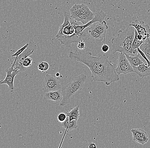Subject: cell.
I'll return each instance as SVG.
<instances>
[{"instance_id": "27", "label": "cell", "mask_w": 150, "mask_h": 148, "mask_svg": "<svg viewBox=\"0 0 150 148\" xmlns=\"http://www.w3.org/2000/svg\"><path fill=\"white\" fill-rule=\"evenodd\" d=\"M77 47L79 49L81 50L84 49L85 48V43L83 42V40L79 41L78 42V44L77 45Z\"/></svg>"}, {"instance_id": "2", "label": "cell", "mask_w": 150, "mask_h": 148, "mask_svg": "<svg viewBox=\"0 0 150 148\" xmlns=\"http://www.w3.org/2000/svg\"><path fill=\"white\" fill-rule=\"evenodd\" d=\"M70 13L67 11L64 12L63 23L59 27V31L56 35V39L60 42L61 45L71 48L73 43H78L81 40L85 41L88 39V28H87L80 33L76 31V22L70 23Z\"/></svg>"}, {"instance_id": "24", "label": "cell", "mask_w": 150, "mask_h": 148, "mask_svg": "<svg viewBox=\"0 0 150 148\" xmlns=\"http://www.w3.org/2000/svg\"><path fill=\"white\" fill-rule=\"evenodd\" d=\"M33 59L30 57H28L26 58L23 61V67H25V68L30 67L32 66V64Z\"/></svg>"}, {"instance_id": "33", "label": "cell", "mask_w": 150, "mask_h": 148, "mask_svg": "<svg viewBox=\"0 0 150 148\" xmlns=\"http://www.w3.org/2000/svg\"><path fill=\"white\" fill-rule=\"evenodd\" d=\"M0 28H1V25H0Z\"/></svg>"}, {"instance_id": "28", "label": "cell", "mask_w": 150, "mask_h": 148, "mask_svg": "<svg viewBox=\"0 0 150 148\" xmlns=\"http://www.w3.org/2000/svg\"><path fill=\"white\" fill-rule=\"evenodd\" d=\"M110 47L108 45L104 44L102 46V51L104 53H107L108 51L109 50Z\"/></svg>"}, {"instance_id": "4", "label": "cell", "mask_w": 150, "mask_h": 148, "mask_svg": "<svg viewBox=\"0 0 150 148\" xmlns=\"http://www.w3.org/2000/svg\"><path fill=\"white\" fill-rule=\"evenodd\" d=\"M87 76L84 74H81L75 77L70 82L62 88L63 98L60 103V105L64 106L71 102V98L78 91L81 90L87 81Z\"/></svg>"}, {"instance_id": "8", "label": "cell", "mask_w": 150, "mask_h": 148, "mask_svg": "<svg viewBox=\"0 0 150 148\" xmlns=\"http://www.w3.org/2000/svg\"><path fill=\"white\" fill-rule=\"evenodd\" d=\"M5 72L6 74V76L4 80H1L0 81V84H5L7 85L10 92H13L15 89L14 85V79L16 76L20 72L18 69H15L13 64H12L11 67L6 69Z\"/></svg>"}, {"instance_id": "20", "label": "cell", "mask_w": 150, "mask_h": 148, "mask_svg": "<svg viewBox=\"0 0 150 148\" xmlns=\"http://www.w3.org/2000/svg\"><path fill=\"white\" fill-rule=\"evenodd\" d=\"M67 116L69 118V120H76L77 121L79 118V106H76L69 112L67 113Z\"/></svg>"}, {"instance_id": "9", "label": "cell", "mask_w": 150, "mask_h": 148, "mask_svg": "<svg viewBox=\"0 0 150 148\" xmlns=\"http://www.w3.org/2000/svg\"><path fill=\"white\" fill-rule=\"evenodd\" d=\"M34 50L30 45L26 49L23 51V53H21L19 56L17 58H16L14 60L12 64L14 66V68L16 69H18L21 72H23L26 71V68L23 66V62L26 58L31 56L33 53Z\"/></svg>"}, {"instance_id": "15", "label": "cell", "mask_w": 150, "mask_h": 148, "mask_svg": "<svg viewBox=\"0 0 150 148\" xmlns=\"http://www.w3.org/2000/svg\"><path fill=\"white\" fill-rule=\"evenodd\" d=\"M62 126L63 128L65 129V132L63 137L62 139V141H61L60 146L59 147V148L61 147L62 143L64 139L67 132L71 131L73 129H76L78 126V125L77 123V120H72L71 121H69V118L67 116L65 120L62 123Z\"/></svg>"}, {"instance_id": "21", "label": "cell", "mask_w": 150, "mask_h": 148, "mask_svg": "<svg viewBox=\"0 0 150 148\" xmlns=\"http://www.w3.org/2000/svg\"><path fill=\"white\" fill-rule=\"evenodd\" d=\"M144 41H140L137 38V31L135 29V36L133 42L131 45V46L134 49H137L139 47V46L143 43Z\"/></svg>"}, {"instance_id": "10", "label": "cell", "mask_w": 150, "mask_h": 148, "mask_svg": "<svg viewBox=\"0 0 150 148\" xmlns=\"http://www.w3.org/2000/svg\"><path fill=\"white\" fill-rule=\"evenodd\" d=\"M129 26L134 27L139 34L142 35L143 40L149 38L150 28L149 24H145L143 21H139L137 20L129 24Z\"/></svg>"}, {"instance_id": "1", "label": "cell", "mask_w": 150, "mask_h": 148, "mask_svg": "<svg viewBox=\"0 0 150 148\" xmlns=\"http://www.w3.org/2000/svg\"><path fill=\"white\" fill-rule=\"evenodd\" d=\"M69 57L71 59L83 64L88 67L93 81L104 82L109 86L120 80V77L107 54H99L98 57H95L92 56L91 52L76 50L70 52Z\"/></svg>"}, {"instance_id": "23", "label": "cell", "mask_w": 150, "mask_h": 148, "mask_svg": "<svg viewBox=\"0 0 150 148\" xmlns=\"http://www.w3.org/2000/svg\"><path fill=\"white\" fill-rule=\"evenodd\" d=\"M29 45V43H27L26 45H24L22 47L18 49L16 52H15L12 55V57H16V58L18 56H19L21 53H23V51H24L26 48H27L28 47Z\"/></svg>"}, {"instance_id": "7", "label": "cell", "mask_w": 150, "mask_h": 148, "mask_svg": "<svg viewBox=\"0 0 150 148\" xmlns=\"http://www.w3.org/2000/svg\"><path fill=\"white\" fill-rule=\"evenodd\" d=\"M115 71L119 76L121 74L126 75L129 73L134 72L133 67L131 66L124 53H119L118 65Z\"/></svg>"}, {"instance_id": "16", "label": "cell", "mask_w": 150, "mask_h": 148, "mask_svg": "<svg viewBox=\"0 0 150 148\" xmlns=\"http://www.w3.org/2000/svg\"><path fill=\"white\" fill-rule=\"evenodd\" d=\"M134 72L141 77H144L150 75V67L147 64L143 63L139 66L133 67Z\"/></svg>"}, {"instance_id": "3", "label": "cell", "mask_w": 150, "mask_h": 148, "mask_svg": "<svg viewBox=\"0 0 150 148\" xmlns=\"http://www.w3.org/2000/svg\"><path fill=\"white\" fill-rule=\"evenodd\" d=\"M134 36L135 28L132 26H129L124 30L119 31L117 37L111 40L112 53L118 52L129 56L137 55V49L131 46Z\"/></svg>"}, {"instance_id": "25", "label": "cell", "mask_w": 150, "mask_h": 148, "mask_svg": "<svg viewBox=\"0 0 150 148\" xmlns=\"http://www.w3.org/2000/svg\"><path fill=\"white\" fill-rule=\"evenodd\" d=\"M67 117V114L63 113V112H62V113H59L58 115L57 120H58V121L62 123L66 119Z\"/></svg>"}, {"instance_id": "26", "label": "cell", "mask_w": 150, "mask_h": 148, "mask_svg": "<svg viewBox=\"0 0 150 148\" xmlns=\"http://www.w3.org/2000/svg\"><path fill=\"white\" fill-rule=\"evenodd\" d=\"M137 49L138 51L139 54H140L141 56H142V57L145 60L146 63L148 64V66H149V67H150V61L149 59H148V58H147V57H146L145 54L140 50L139 47L137 48Z\"/></svg>"}, {"instance_id": "22", "label": "cell", "mask_w": 150, "mask_h": 148, "mask_svg": "<svg viewBox=\"0 0 150 148\" xmlns=\"http://www.w3.org/2000/svg\"><path fill=\"white\" fill-rule=\"evenodd\" d=\"M49 67L50 65L48 63L45 61L40 62L38 66V70L42 72H46V71H48Z\"/></svg>"}, {"instance_id": "17", "label": "cell", "mask_w": 150, "mask_h": 148, "mask_svg": "<svg viewBox=\"0 0 150 148\" xmlns=\"http://www.w3.org/2000/svg\"><path fill=\"white\" fill-rule=\"evenodd\" d=\"M89 39H90L93 42L99 44L101 43L105 39L103 38L99 33L95 31L88 28Z\"/></svg>"}, {"instance_id": "30", "label": "cell", "mask_w": 150, "mask_h": 148, "mask_svg": "<svg viewBox=\"0 0 150 148\" xmlns=\"http://www.w3.org/2000/svg\"><path fill=\"white\" fill-rule=\"evenodd\" d=\"M55 75L57 77H59L60 76V74L59 73V72H57V73H56V74H55Z\"/></svg>"}, {"instance_id": "19", "label": "cell", "mask_w": 150, "mask_h": 148, "mask_svg": "<svg viewBox=\"0 0 150 148\" xmlns=\"http://www.w3.org/2000/svg\"><path fill=\"white\" fill-rule=\"evenodd\" d=\"M126 57L132 67L139 66L140 64L145 63L139 57V53L137 56H129L126 55Z\"/></svg>"}, {"instance_id": "29", "label": "cell", "mask_w": 150, "mask_h": 148, "mask_svg": "<svg viewBox=\"0 0 150 148\" xmlns=\"http://www.w3.org/2000/svg\"><path fill=\"white\" fill-rule=\"evenodd\" d=\"M88 147L89 148H96V146L94 143H91L89 144Z\"/></svg>"}, {"instance_id": "14", "label": "cell", "mask_w": 150, "mask_h": 148, "mask_svg": "<svg viewBox=\"0 0 150 148\" xmlns=\"http://www.w3.org/2000/svg\"><path fill=\"white\" fill-rule=\"evenodd\" d=\"M44 98L46 100L60 103L63 98L62 89L45 92L44 95Z\"/></svg>"}, {"instance_id": "12", "label": "cell", "mask_w": 150, "mask_h": 148, "mask_svg": "<svg viewBox=\"0 0 150 148\" xmlns=\"http://www.w3.org/2000/svg\"><path fill=\"white\" fill-rule=\"evenodd\" d=\"M131 133L133 137V140L137 143L144 145L149 140V135L145 130L141 129H131Z\"/></svg>"}, {"instance_id": "13", "label": "cell", "mask_w": 150, "mask_h": 148, "mask_svg": "<svg viewBox=\"0 0 150 148\" xmlns=\"http://www.w3.org/2000/svg\"><path fill=\"white\" fill-rule=\"evenodd\" d=\"M89 28L98 33L103 38H105L107 30L108 29V27L105 20L103 21L102 23L99 22H95Z\"/></svg>"}, {"instance_id": "5", "label": "cell", "mask_w": 150, "mask_h": 148, "mask_svg": "<svg viewBox=\"0 0 150 148\" xmlns=\"http://www.w3.org/2000/svg\"><path fill=\"white\" fill-rule=\"evenodd\" d=\"M70 18L85 24L93 19L94 13L84 4H74L70 10Z\"/></svg>"}, {"instance_id": "18", "label": "cell", "mask_w": 150, "mask_h": 148, "mask_svg": "<svg viewBox=\"0 0 150 148\" xmlns=\"http://www.w3.org/2000/svg\"><path fill=\"white\" fill-rule=\"evenodd\" d=\"M140 50L145 54L149 60H150V39L146 38L143 43L139 46Z\"/></svg>"}, {"instance_id": "6", "label": "cell", "mask_w": 150, "mask_h": 148, "mask_svg": "<svg viewBox=\"0 0 150 148\" xmlns=\"http://www.w3.org/2000/svg\"><path fill=\"white\" fill-rule=\"evenodd\" d=\"M62 86L58 77L54 74H47L43 82V89L45 92L62 89Z\"/></svg>"}, {"instance_id": "32", "label": "cell", "mask_w": 150, "mask_h": 148, "mask_svg": "<svg viewBox=\"0 0 150 148\" xmlns=\"http://www.w3.org/2000/svg\"><path fill=\"white\" fill-rule=\"evenodd\" d=\"M32 1H37V0H32Z\"/></svg>"}, {"instance_id": "11", "label": "cell", "mask_w": 150, "mask_h": 148, "mask_svg": "<svg viewBox=\"0 0 150 148\" xmlns=\"http://www.w3.org/2000/svg\"><path fill=\"white\" fill-rule=\"evenodd\" d=\"M106 16V14L103 10H101L99 12H97L94 13V17L93 19L90 21L87 24L83 25H79L78 24L76 26V31L78 33H80L84 30L85 29L91 27L93 23H95V22H99L102 23L105 19Z\"/></svg>"}, {"instance_id": "31", "label": "cell", "mask_w": 150, "mask_h": 148, "mask_svg": "<svg viewBox=\"0 0 150 148\" xmlns=\"http://www.w3.org/2000/svg\"><path fill=\"white\" fill-rule=\"evenodd\" d=\"M1 122H0V127L1 126Z\"/></svg>"}, {"instance_id": "34", "label": "cell", "mask_w": 150, "mask_h": 148, "mask_svg": "<svg viewBox=\"0 0 150 148\" xmlns=\"http://www.w3.org/2000/svg\"></svg>"}]
</instances>
